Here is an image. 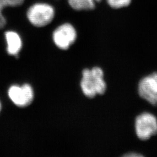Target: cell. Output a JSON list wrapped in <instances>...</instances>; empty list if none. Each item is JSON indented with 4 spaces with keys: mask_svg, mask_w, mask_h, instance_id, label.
Masks as SVG:
<instances>
[{
    "mask_svg": "<svg viewBox=\"0 0 157 157\" xmlns=\"http://www.w3.org/2000/svg\"><path fill=\"white\" fill-rule=\"evenodd\" d=\"M82 75L81 87L84 95L93 98L97 94H103L105 92L107 86L101 68L93 67L91 70L85 69L82 72Z\"/></svg>",
    "mask_w": 157,
    "mask_h": 157,
    "instance_id": "cell-1",
    "label": "cell"
},
{
    "mask_svg": "<svg viewBox=\"0 0 157 157\" xmlns=\"http://www.w3.org/2000/svg\"><path fill=\"white\" fill-rule=\"evenodd\" d=\"M55 11L52 6L45 3H37L31 6L27 12L29 22L36 27H44L53 20Z\"/></svg>",
    "mask_w": 157,
    "mask_h": 157,
    "instance_id": "cell-2",
    "label": "cell"
},
{
    "mask_svg": "<svg viewBox=\"0 0 157 157\" xmlns=\"http://www.w3.org/2000/svg\"><path fill=\"white\" fill-rule=\"evenodd\" d=\"M135 128L137 137L147 140L157 134V118L151 113H143L136 118Z\"/></svg>",
    "mask_w": 157,
    "mask_h": 157,
    "instance_id": "cell-3",
    "label": "cell"
},
{
    "mask_svg": "<svg viewBox=\"0 0 157 157\" xmlns=\"http://www.w3.org/2000/svg\"><path fill=\"white\" fill-rule=\"evenodd\" d=\"M76 31L70 23H64L56 29L53 40L56 45L61 50H67L76 39Z\"/></svg>",
    "mask_w": 157,
    "mask_h": 157,
    "instance_id": "cell-4",
    "label": "cell"
},
{
    "mask_svg": "<svg viewBox=\"0 0 157 157\" xmlns=\"http://www.w3.org/2000/svg\"><path fill=\"white\" fill-rule=\"evenodd\" d=\"M138 90L141 98L154 106L157 105V72L142 78Z\"/></svg>",
    "mask_w": 157,
    "mask_h": 157,
    "instance_id": "cell-5",
    "label": "cell"
},
{
    "mask_svg": "<svg viewBox=\"0 0 157 157\" xmlns=\"http://www.w3.org/2000/svg\"><path fill=\"white\" fill-rule=\"evenodd\" d=\"M8 95L17 106L26 107L33 100V90L29 84H24L22 86H12L8 90Z\"/></svg>",
    "mask_w": 157,
    "mask_h": 157,
    "instance_id": "cell-6",
    "label": "cell"
},
{
    "mask_svg": "<svg viewBox=\"0 0 157 157\" xmlns=\"http://www.w3.org/2000/svg\"><path fill=\"white\" fill-rule=\"evenodd\" d=\"M7 41V51L9 54L17 56L22 48V40L18 34L16 32L9 31L6 33Z\"/></svg>",
    "mask_w": 157,
    "mask_h": 157,
    "instance_id": "cell-7",
    "label": "cell"
},
{
    "mask_svg": "<svg viewBox=\"0 0 157 157\" xmlns=\"http://www.w3.org/2000/svg\"><path fill=\"white\" fill-rule=\"evenodd\" d=\"M68 3L76 11H90L95 8L94 0H68Z\"/></svg>",
    "mask_w": 157,
    "mask_h": 157,
    "instance_id": "cell-8",
    "label": "cell"
},
{
    "mask_svg": "<svg viewBox=\"0 0 157 157\" xmlns=\"http://www.w3.org/2000/svg\"><path fill=\"white\" fill-rule=\"evenodd\" d=\"M24 0H0V29L3 28L6 24V20L2 14V10L6 6H17L22 5Z\"/></svg>",
    "mask_w": 157,
    "mask_h": 157,
    "instance_id": "cell-9",
    "label": "cell"
},
{
    "mask_svg": "<svg viewBox=\"0 0 157 157\" xmlns=\"http://www.w3.org/2000/svg\"><path fill=\"white\" fill-rule=\"evenodd\" d=\"M108 5L112 8L120 9L127 7L131 4L132 0H107Z\"/></svg>",
    "mask_w": 157,
    "mask_h": 157,
    "instance_id": "cell-10",
    "label": "cell"
},
{
    "mask_svg": "<svg viewBox=\"0 0 157 157\" xmlns=\"http://www.w3.org/2000/svg\"><path fill=\"white\" fill-rule=\"evenodd\" d=\"M124 156L126 157H141L142 155L140 154H137V153H135V152H133L132 154V153H130L129 154H126Z\"/></svg>",
    "mask_w": 157,
    "mask_h": 157,
    "instance_id": "cell-11",
    "label": "cell"
},
{
    "mask_svg": "<svg viewBox=\"0 0 157 157\" xmlns=\"http://www.w3.org/2000/svg\"><path fill=\"white\" fill-rule=\"evenodd\" d=\"M95 1H96V2H100V1H101V0H94Z\"/></svg>",
    "mask_w": 157,
    "mask_h": 157,
    "instance_id": "cell-12",
    "label": "cell"
},
{
    "mask_svg": "<svg viewBox=\"0 0 157 157\" xmlns=\"http://www.w3.org/2000/svg\"><path fill=\"white\" fill-rule=\"evenodd\" d=\"M1 104H0V111H1Z\"/></svg>",
    "mask_w": 157,
    "mask_h": 157,
    "instance_id": "cell-13",
    "label": "cell"
}]
</instances>
